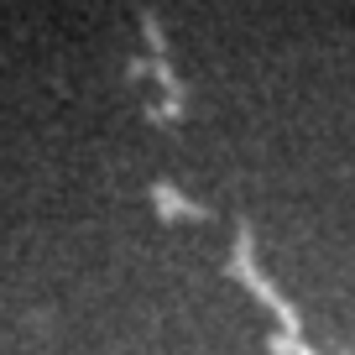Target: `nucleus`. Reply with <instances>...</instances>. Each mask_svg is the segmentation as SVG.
I'll list each match as a JSON object with an SVG mask.
<instances>
[{"mask_svg": "<svg viewBox=\"0 0 355 355\" xmlns=\"http://www.w3.org/2000/svg\"><path fill=\"white\" fill-rule=\"evenodd\" d=\"M225 277H235L245 293H251L256 303H261L272 319H277V334H303V313L293 309L288 298L277 293V282L261 272V261H256V230L251 225H235V241H230V256H225Z\"/></svg>", "mask_w": 355, "mask_h": 355, "instance_id": "1", "label": "nucleus"}, {"mask_svg": "<svg viewBox=\"0 0 355 355\" xmlns=\"http://www.w3.org/2000/svg\"><path fill=\"white\" fill-rule=\"evenodd\" d=\"M146 199H152V209L162 214V225H178V220H209V204L189 199V193H178V183H167V178H157L152 189H146Z\"/></svg>", "mask_w": 355, "mask_h": 355, "instance_id": "2", "label": "nucleus"}, {"mask_svg": "<svg viewBox=\"0 0 355 355\" xmlns=\"http://www.w3.org/2000/svg\"><path fill=\"white\" fill-rule=\"evenodd\" d=\"M266 355H319L303 334H266Z\"/></svg>", "mask_w": 355, "mask_h": 355, "instance_id": "3", "label": "nucleus"}]
</instances>
